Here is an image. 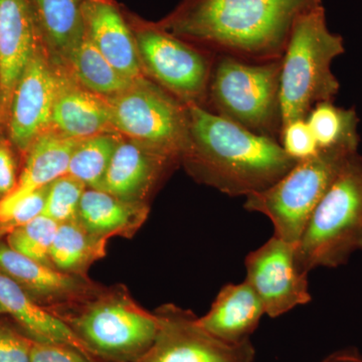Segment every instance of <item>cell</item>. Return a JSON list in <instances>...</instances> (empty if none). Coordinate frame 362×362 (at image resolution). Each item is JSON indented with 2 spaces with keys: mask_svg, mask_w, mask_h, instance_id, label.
<instances>
[{
  "mask_svg": "<svg viewBox=\"0 0 362 362\" xmlns=\"http://www.w3.org/2000/svg\"><path fill=\"white\" fill-rule=\"evenodd\" d=\"M322 0H182L159 25L206 51L252 62L282 58L295 21Z\"/></svg>",
  "mask_w": 362,
  "mask_h": 362,
  "instance_id": "6da1fadb",
  "label": "cell"
},
{
  "mask_svg": "<svg viewBox=\"0 0 362 362\" xmlns=\"http://www.w3.org/2000/svg\"><path fill=\"white\" fill-rule=\"evenodd\" d=\"M187 108L189 143L180 161L199 182L230 197H247L296 165L279 140L255 134L204 107Z\"/></svg>",
  "mask_w": 362,
  "mask_h": 362,
  "instance_id": "7a4b0ae2",
  "label": "cell"
},
{
  "mask_svg": "<svg viewBox=\"0 0 362 362\" xmlns=\"http://www.w3.org/2000/svg\"><path fill=\"white\" fill-rule=\"evenodd\" d=\"M344 51L341 35L328 28L323 6L295 21L281 58L283 126L304 120L316 104L334 100L340 84L331 66Z\"/></svg>",
  "mask_w": 362,
  "mask_h": 362,
  "instance_id": "3957f363",
  "label": "cell"
},
{
  "mask_svg": "<svg viewBox=\"0 0 362 362\" xmlns=\"http://www.w3.org/2000/svg\"><path fill=\"white\" fill-rule=\"evenodd\" d=\"M102 362H135L156 339L158 320L125 287H99L89 297L51 312Z\"/></svg>",
  "mask_w": 362,
  "mask_h": 362,
  "instance_id": "277c9868",
  "label": "cell"
},
{
  "mask_svg": "<svg viewBox=\"0 0 362 362\" xmlns=\"http://www.w3.org/2000/svg\"><path fill=\"white\" fill-rule=\"evenodd\" d=\"M362 251V157L343 165L305 226L296 245L298 266L305 273L338 268Z\"/></svg>",
  "mask_w": 362,
  "mask_h": 362,
  "instance_id": "5b68a950",
  "label": "cell"
},
{
  "mask_svg": "<svg viewBox=\"0 0 362 362\" xmlns=\"http://www.w3.org/2000/svg\"><path fill=\"white\" fill-rule=\"evenodd\" d=\"M216 56L207 90L211 112L255 134L279 140L283 128L281 59L252 62Z\"/></svg>",
  "mask_w": 362,
  "mask_h": 362,
  "instance_id": "8992f818",
  "label": "cell"
},
{
  "mask_svg": "<svg viewBox=\"0 0 362 362\" xmlns=\"http://www.w3.org/2000/svg\"><path fill=\"white\" fill-rule=\"evenodd\" d=\"M357 150L333 147L298 161L270 187L247 197L245 209L266 216L273 225L274 235L296 247L317 204Z\"/></svg>",
  "mask_w": 362,
  "mask_h": 362,
  "instance_id": "52a82bcc",
  "label": "cell"
},
{
  "mask_svg": "<svg viewBox=\"0 0 362 362\" xmlns=\"http://www.w3.org/2000/svg\"><path fill=\"white\" fill-rule=\"evenodd\" d=\"M107 101L116 133L180 161L189 143L187 104L145 78Z\"/></svg>",
  "mask_w": 362,
  "mask_h": 362,
  "instance_id": "ba28073f",
  "label": "cell"
},
{
  "mask_svg": "<svg viewBox=\"0 0 362 362\" xmlns=\"http://www.w3.org/2000/svg\"><path fill=\"white\" fill-rule=\"evenodd\" d=\"M136 23L131 28L143 70L182 103L204 107L214 61L211 52L175 37L158 23Z\"/></svg>",
  "mask_w": 362,
  "mask_h": 362,
  "instance_id": "9c48e42d",
  "label": "cell"
},
{
  "mask_svg": "<svg viewBox=\"0 0 362 362\" xmlns=\"http://www.w3.org/2000/svg\"><path fill=\"white\" fill-rule=\"evenodd\" d=\"M158 320L156 339L135 362H254L251 340L223 341L204 329L194 312L173 304L154 312Z\"/></svg>",
  "mask_w": 362,
  "mask_h": 362,
  "instance_id": "30bf717a",
  "label": "cell"
},
{
  "mask_svg": "<svg viewBox=\"0 0 362 362\" xmlns=\"http://www.w3.org/2000/svg\"><path fill=\"white\" fill-rule=\"evenodd\" d=\"M296 247L273 235L250 252L246 281L263 303L265 314L277 318L312 300L308 273L298 266Z\"/></svg>",
  "mask_w": 362,
  "mask_h": 362,
  "instance_id": "8fae6325",
  "label": "cell"
},
{
  "mask_svg": "<svg viewBox=\"0 0 362 362\" xmlns=\"http://www.w3.org/2000/svg\"><path fill=\"white\" fill-rule=\"evenodd\" d=\"M40 42L20 78L11 101L9 137L14 146L28 152L37 138L52 128L57 92L56 64L49 61Z\"/></svg>",
  "mask_w": 362,
  "mask_h": 362,
  "instance_id": "7c38bea8",
  "label": "cell"
},
{
  "mask_svg": "<svg viewBox=\"0 0 362 362\" xmlns=\"http://www.w3.org/2000/svg\"><path fill=\"white\" fill-rule=\"evenodd\" d=\"M0 272L49 312L78 303L100 287L88 277L64 273L23 256L11 249L1 238Z\"/></svg>",
  "mask_w": 362,
  "mask_h": 362,
  "instance_id": "4fadbf2b",
  "label": "cell"
},
{
  "mask_svg": "<svg viewBox=\"0 0 362 362\" xmlns=\"http://www.w3.org/2000/svg\"><path fill=\"white\" fill-rule=\"evenodd\" d=\"M54 62L57 92L51 129L78 140L116 133L112 126L107 98L86 89L65 66Z\"/></svg>",
  "mask_w": 362,
  "mask_h": 362,
  "instance_id": "5bb4252c",
  "label": "cell"
},
{
  "mask_svg": "<svg viewBox=\"0 0 362 362\" xmlns=\"http://www.w3.org/2000/svg\"><path fill=\"white\" fill-rule=\"evenodd\" d=\"M86 35L124 77L144 78L134 33L120 7L111 0H82Z\"/></svg>",
  "mask_w": 362,
  "mask_h": 362,
  "instance_id": "9a60e30c",
  "label": "cell"
},
{
  "mask_svg": "<svg viewBox=\"0 0 362 362\" xmlns=\"http://www.w3.org/2000/svg\"><path fill=\"white\" fill-rule=\"evenodd\" d=\"M40 42L30 0H0V99L6 106Z\"/></svg>",
  "mask_w": 362,
  "mask_h": 362,
  "instance_id": "2e32d148",
  "label": "cell"
},
{
  "mask_svg": "<svg viewBox=\"0 0 362 362\" xmlns=\"http://www.w3.org/2000/svg\"><path fill=\"white\" fill-rule=\"evenodd\" d=\"M175 162L134 140L121 138L101 190L126 201L146 202L147 197Z\"/></svg>",
  "mask_w": 362,
  "mask_h": 362,
  "instance_id": "e0dca14e",
  "label": "cell"
},
{
  "mask_svg": "<svg viewBox=\"0 0 362 362\" xmlns=\"http://www.w3.org/2000/svg\"><path fill=\"white\" fill-rule=\"evenodd\" d=\"M81 141L52 129L37 138L26 152L25 168L13 192L0 199V221L21 199L66 175L71 157Z\"/></svg>",
  "mask_w": 362,
  "mask_h": 362,
  "instance_id": "ac0fdd59",
  "label": "cell"
},
{
  "mask_svg": "<svg viewBox=\"0 0 362 362\" xmlns=\"http://www.w3.org/2000/svg\"><path fill=\"white\" fill-rule=\"evenodd\" d=\"M264 315L261 299L245 280L223 286L206 315L199 317V322L223 341L242 343L249 341Z\"/></svg>",
  "mask_w": 362,
  "mask_h": 362,
  "instance_id": "d6986e66",
  "label": "cell"
},
{
  "mask_svg": "<svg viewBox=\"0 0 362 362\" xmlns=\"http://www.w3.org/2000/svg\"><path fill=\"white\" fill-rule=\"evenodd\" d=\"M0 304L6 314L33 341L70 345L97 358L63 320L40 306L2 272H0Z\"/></svg>",
  "mask_w": 362,
  "mask_h": 362,
  "instance_id": "ffe728a7",
  "label": "cell"
},
{
  "mask_svg": "<svg viewBox=\"0 0 362 362\" xmlns=\"http://www.w3.org/2000/svg\"><path fill=\"white\" fill-rule=\"evenodd\" d=\"M146 202L126 201L103 190L87 188L81 199L78 220L93 235L130 239L149 214Z\"/></svg>",
  "mask_w": 362,
  "mask_h": 362,
  "instance_id": "44dd1931",
  "label": "cell"
},
{
  "mask_svg": "<svg viewBox=\"0 0 362 362\" xmlns=\"http://www.w3.org/2000/svg\"><path fill=\"white\" fill-rule=\"evenodd\" d=\"M37 28L54 61H68L86 35L82 0H30Z\"/></svg>",
  "mask_w": 362,
  "mask_h": 362,
  "instance_id": "7402d4cb",
  "label": "cell"
},
{
  "mask_svg": "<svg viewBox=\"0 0 362 362\" xmlns=\"http://www.w3.org/2000/svg\"><path fill=\"white\" fill-rule=\"evenodd\" d=\"M108 240L93 235L78 220L61 223L52 243V266L71 275L88 277L96 262L107 254Z\"/></svg>",
  "mask_w": 362,
  "mask_h": 362,
  "instance_id": "603a6c76",
  "label": "cell"
},
{
  "mask_svg": "<svg viewBox=\"0 0 362 362\" xmlns=\"http://www.w3.org/2000/svg\"><path fill=\"white\" fill-rule=\"evenodd\" d=\"M63 66L83 87L105 98L120 94L137 82L119 73L98 51L87 35Z\"/></svg>",
  "mask_w": 362,
  "mask_h": 362,
  "instance_id": "cb8c5ba5",
  "label": "cell"
},
{
  "mask_svg": "<svg viewBox=\"0 0 362 362\" xmlns=\"http://www.w3.org/2000/svg\"><path fill=\"white\" fill-rule=\"evenodd\" d=\"M319 149L337 146L358 148L359 119L356 109L335 106L333 101L316 104L306 117Z\"/></svg>",
  "mask_w": 362,
  "mask_h": 362,
  "instance_id": "d4e9b609",
  "label": "cell"
},
{
  "mask_svg": "<svg viewBox=\"0 0 362 362\" xmlns=\"http://www.w3.org/2000/svg\"><path fill=\"white\" fill-rule=\"evenodd\" d=\"M117 134L105 133L78 143L66 175L82 181L87 188L101 190L112 156L121 139Z\"/></svg>",
  "mask_w": 362,
  "mask_h": 362,
  "instance_id": "484cf974",
  "label": "cell"
},
{
  "mask_svg": "<svg viewBox=\"0 0 362 362\" xmlns=\"http://www.w3.org/2000/svg\"><path fill=\"white\" fill-rule=\"evenodd\" d=\"M58 228L57 221L42 214L26 225L7 233L6 242L23 256L52 267L49 254Z\"/></svg>",
  "mask_w": 362,
  "mask_h": 362,
  "instance_id": "4316f807",
  "label": "cell"
},
{
  "mask_svg": "<svg viewBox=\"0 0 362 362\" xmlns=\"http://www.w3.org/2000/svg\"><path fill=\"white\" fill-rule=\"evenodd\" d=\"M87 187L73 176L65 175L49 185L44 216L61 225L78 220L81 199Z\"/></svg>",
  "mask_w": 362,
  "mask_h": 362,
  "instance_id": "83f0119b",
  "label": "cell"
},
{
  "mask_svg": "<svg viewBox=\"0 0 362 362\" xmlns=\"http://www.w3.org/2000/svg\"><path fill=\"white\" fill-rule=\"evenodd\" d=\"M279 142L286 153L296 161L310 158L320 151L306 119L283 126Z\"/></svg>",
  "mask_w": 362,
  "mask_h": 362,
  "instance_id": "f1b7e54d",
  "label": "cell"
},
{
  "mask_svg": "<svg viewBox=\"0 0 362 362\" xmlns=\"http://www.w3.org/2000/svg\"><path fill=\"white\" fill-rule=\"evenodd\" d=\"M49 187V185H47L35 190L11 209L6 218L0 221V238L14 228L25 226L37 216H42L47 202Z\"/></svg>",
  "mask_w": 362,
  "mask_h": 362,
  "instance_id": "f546056e",
  "label": "cell"
},
{
  "mask_svg": "<svg viewBox=\"0 0 362 362\" xmlns=\"http://www.w3.org/2000/svg\"><path fill=\"white\" fill-rule=\"evenodd\" d=\"M33 342L18 326L0 320V362H30Z\"/></svg>",
  "mask_w": 362,
  "mask_h": 362,
  "instance_id": "4dcf8cb0",
  "label": "cell"
},
{
  "mask_svg": "<svg viewBox=\"0 0 362 362\" xmlns=\"http://www.w3.org/2000/svg\"><path fill=\"white\" fill-rule=\"evenodd\" d=\"M30 362H102L70 345L33 341Z\"/></svg>",
  "mask_w": 362,
  "mask_h": 362,
  "instance_id": "1f68e13d",
  "label": "cell"
},
{
  "mask_svg": "<svg viewBox=\"0 0 362 362\" xmlns=\"http://www.w3.org/2000/svg\"><path fill=\"white\" fill-rule=\"evenodd\" d=\"M18 181L13 152L6 143L0 142V199L13 192Z\"/></svg>",
  "mask_w": 362,
  "mask_h": 362,
  "instance_id": "d6a6232c",
  "label": "cell"
},
{
  "mask_svg": "<svg viewBox=\"0 0 362 362\" xmlns=\"http://www.w3.org/2000/svg\"><path fill=\"white\" fill-rule=\"evenodd\" d=\"M320 362H362V354L356 349H340Z\"/></svg>",
  "mask_w": 362,
  "mask_h": 362,
  "instance_id": "836d02e7",
  "label": "cell"
},
{
  "mask_svg": "<svg viewBox=\"0 0 362 362\" xmlns=\"http://www.w3.org/2000/svg\"><path fill=\"white\" fill-rule=\"evenodd\" d=\"M2 314H6V310H4V307L0 304V315H2Z\"/></svg>",
  "mask_w": 362,
  "mask_h": 362,
  "instance_id": "e575fe53",
  "label": "cell"
}]
</instances>
